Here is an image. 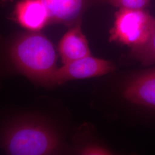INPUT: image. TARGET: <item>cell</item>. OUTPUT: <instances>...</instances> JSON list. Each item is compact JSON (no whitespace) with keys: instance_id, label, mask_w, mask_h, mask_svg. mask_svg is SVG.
I'll return each instance as SVG.
<instances>
[{"instance_id":"6da1fadb","label":"cell","mask_w":155,"mask_h":155,"mask_svg":"<svg viewBox=\"0 0 155 155\" xmlns=\"http://www.w3.org/2000/svg\"><path fill=\"white\" fill-rule=\"evenodd\" d=\"M8 58L17 72L34 83L54 85L58 56L52 43L43 33L28 31L20 35L10 45Z\"/></svg>"},{"instance_id":"7a4b0ae2","label":"cell","mask_w":155,"mask_h":155,"mask_svg":"<svg viewBox=\"0 0 155 155\" xmlns=\"http://www.w3.org/2000/svg\"><path fill=\"white\" fill-rule=\"evenodd\" d=\"M59 144L58 135L50 124L33 115L15 120L1 137L2 147L9 155H50L55 153Z\"/></svg>"},{"instance_id":"3957f363","label":"cell","mask_w":155,"mask_h":155,"mask_svg":"<svg viewBox=\"0 0 155 155\" xmlns=\"http://www.w3.org/2000/svg\"><path fill=\"white\" fill-rule=\"evenodd\" d=\"M155 29V17L144 9H120L110 31V41L135 48L144 45Z\"/></svg>"},{"instance_id":"277c9868","label":"cell","mask_w":155,"mask_h":155,"mask_svg":"<svg viewBox=\"0 0 155 155\" xmlns=\"http://www.w3.org/2000/svg\"><path fill=\"white\" fill-rule=\"evenodd\" d=\"M63 64L56 71L54 85L72 80L100 77L113 71L116 68L110 61L91 55Z\"/></svg>"},{"instance_id":"5b68a950","label":"cell","mask_w":155,"mask_h":155,"mask_svg":"<svg viewBox=\"0 0 155 155\" xmlns=\"http://www.w3.org/2000/svg\"><path fill=\"white\" fill-rule=\"evenodd\" d=\"M124 94L130 102L155 110V68L135 75L126 86Z\"/></svg>"},{"instance_id":"8992f818","label":"cell","mask_w":155,"mask_h":155,"mask_svg":"<svg viewBox=\"0 0 155 155\" xmlns=\"http://www.w3.org/2000/svg\"><path fill=\"white\" fill-rule=\"evenodd\" d=\"M14 13L18 24L30 32H40L50 23L48 12L42 0H21Z\"/></svg>"},{"instance_id":"52a82bcc","label":"cell","mask_w":155,"mask_h":155,"mask_svg":"<svg viewBox=\"0 0 155 155\" xmlns=\"http://www.w3.org/2000/svg\"><path fill=\"white\" fill-rule=\"evenodd\" d=\"M63 64L91 55L89 43L80 25L76 24L62 37L58 46Z\"/></svg>"},{"instance_id":"ba28073f","label":"cell","mask_w":155,"mask_h":155,"mask_svg":"<svg viewBox=\"0 0 155 155\" xmlns=\"http://www.w3.org/2000/svg\"><path fill=\"white\" fill-rule=\"evenodd\" d=\"M48 12L50 23L72 26L83 10L84 0H42Z\"/></svg>"},{"instance_id":"9c48e42d","label":"cell","mask_w":155,"mask_h":155,"mask_svg":"<svg viewBox=\"0 0 155 155\" xmlns=\"http://www.w3.org/2000/svg\"><path fill=\"white\" fill-rule=\"evenodd\" d=\"M131 55L143 66H148L155 64V29L150 39L139 47L132 48Z\"/></svg>"},{"instance_id":"30bf717a","label":"cell","mask_w":155,"mask_h":155,"mask_svg":"<svg viewBox=\"0 0 155 155\" xmlns=\"http://www.w3.org/2000/svg\"><path fill=\"white\" fill-rule=\"evenodd\" d=\"M109 2L120 9H144L150 0H108Z\"/></svg>"},{"instance_id":"8fae6325","label":"cell","mask_w":155,"mask_h":155,"mask_svg":"<svg viewBox=\"0 0 155 155\" xmlns=\"http://www.w3.org/2000/svg\"><path fill=\"white\" fill-rule=\"evenodd\" d=\"M83 155H110L109 150L99 145H90L84 148L81 151Z\"/></svg>"}]
</instances>
